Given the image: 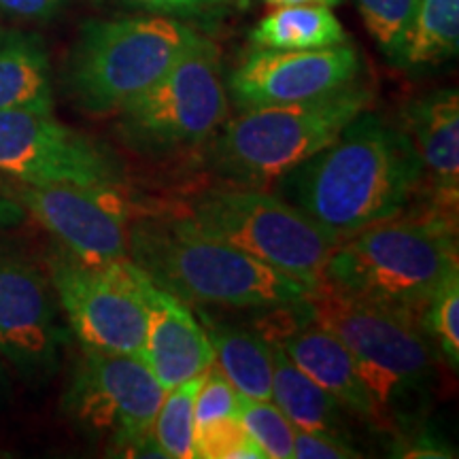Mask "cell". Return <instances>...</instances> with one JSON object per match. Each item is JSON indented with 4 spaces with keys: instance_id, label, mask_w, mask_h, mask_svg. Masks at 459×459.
Returning <instances> with one entry per match:
<instances>
[{
    "instance_id": "6da1fadb",
    "label": "cell",
    "mask_w": 459,
    "mask_h": 459,
    "mask_svg": "<svg viewBox=\"0 0 459 459\" xmlns=\"http://www.w3.org/2000/svg\"><path fill=\"white\" fill-rule=\"evenodd\" d=\"M423 170L411 136L370 108L273 183L274 194L338 240L406 211Z\"/></svg>"
},
{
    "instance_id": "7a4b0ae2",
    "label": "cell",
    "mask_w": 459,
    "mask_h": 459,
    "mask_svg": "<svg viewBox=\"0 0 459 459\" xmlns=\"http://www.w3.org/2000/svg\"><path fill=\"white\" fill-rule=\"evenodd\" d=\"M128 260L189 307L281 308L307 285L200 230L187 217H145L128 228Z\"/></svg>"
},
{
    "instance_id": "3957f363",
    "label": "cell",
    "mask_w": 459,
    "mask_h": 459,
    "mask_svg": "<svg viewBox=\"0 0 459 459\" xmlns=\"http://www.w3.org/2000/svg\"><path fill=\"white\" fill-rule=\"evenodd\" d=\"M455 268L457 215L426 203L342 238L325 264V285L419 319Z\"/></svg>"
},
{
    "instance_id": "277c9868",
    "label": "cell",
    "mask_w": 459,
    "mask_h": 459,
    "mask_svg": "<svg viewBox=\"0 0 459 459\" xmlns=\"http://www.w3.org/2000/svg\"><path fill=\"white\" fill-rule=\"evenodd\" d=\"M308 302L315 324L330 330L353 355L383 426H412L429 404L438 358L419 319L330 285L315 291Z\"/></svg>"
},
{
    "instance_id": "5b68a950",
    "label": "cell",
    "mask_w": 459,
    "mask_h": 459,
    "mask_svg": "<svg viewBox=\"0 0 459 459\" xmlns=\"http://www.w3.org/2000/svg\"><path fill=\"white\" fill-rule=\"evenodd\" d=\"M372 90L359 79L311 100L243 108L204 143V162L230 186L264 189L330 145L344 126L370 108Z\"/></svg>"
},
{
    "instance_id": "8992f818",
    "label": "cell",
    "mask_w": 459,
    "mask_h": 459,
    "mask_svg": "<svg viewBox=\"0 0 459 459\" xmlns=\"http://www.w3.org/2000/svg\"><path fill=\"white\" fill-rule=\"evenodd\" d=\"M200 37L179 17L162 13L85 22L68 56V94L90 115L117 113Z\"/></svg>"
},
{
    "instance_id": "52a82bcc",
    "label": "cell",
    "mask_w": 459,
    "mask_h": 459,
    "mask_svg": "<svg viewBox=\"0 0 459 459\" xmlns=\"http://www.w3.org/2000/svg\"><path fill=\"white\" fill-rule=\"evenodd\" d=\"M203 232L285 273L308 290L325 285V264L341 243L277 194L255 187H213L189 200Z\"/></svg>"
},
{
    "instance_id": "ba28073f",
    "label": "cell",
    "mask_w": 459,
    "mask_h": 459,
    "mask_svg": "<svg viewBox=\"0 0 459 459\" xmlns=\"http://www.w3.org/2000/svg\"><path fill=\"white\" fill-rule=\"evenodd\" d=\"M228 113L220 49L200 37L170 71L119 108L115 130L132 152L160 158L203 147Z\"/></svg>"
},
{
    "instance_id": "9c48e42d",
    "label": "cell",
    "mask_w": 459,
    "mask_h": 459,
    "mask_svg": "<svg viewBox=\"0 0 459 459\" xmlns=\"http://www.w3.org/2000/svg\"><path fill=\"white\" fill-rule=\"evenodd\" d=\"M164 394L141 358L82 347L62 409L74 428L107 440L115 455L162 457L152 429Z\"/></svg>"
},
{
    "instance_id": "30bf717a",
    "label": "cell",
    "mask_w": 459,
    "mask_h": 459,
    "mask_svg": "<svg viewBox=\"0 0 459 459\" xmlns=\"http://www.w3.org/2000/svg\"><path fill=\"white\" fill-rule=\"evenodd\" d=\"M48 274L82 347L143 359L147 315L128 260L94 266L60 249L49 255Z\"/></svg>"
},
{
    "instance_id": "8fae6325",
    "label": "cell",
    "mask_w": 459,
    "mask_h": 459,
    "mask_svg": "<svg viewBox=\"0 0 459 459\" xmlns=\"http://www.w3.org/2000/svg\"><path fill=\"white\" fill-rule=\"evenodd\" d=\"M0 177L26 186H124L113 153L39 108L0 111Z\"/></svg>"
},
{
    "instance_id": "7c38bea8",
    "label": "cell",
    "mask_w": 459,
    "mask_h": 459,
    "mask_svg": "<svg viewBox=\"0 0 459 459\" xmlns=\"http://www.w3.org/2000/svg\"><path fill=\"white\" fill-rule=\"evenodd\" d=\"M66 342L49 274L24 249L0 240V358L22 381L45 385Z\"/></svg>"
},
{
    "instance_id": "4fadbf2b",
    "label": "cell",
    "mask_w": 459,
    "mask_h": 459,
    "mask_svg": "<svg viewBox=\"0 0 459 459\" xmlns=\"http://www.w3.org/2000/svg\"><path fill=\"white\" fill-rule=\"evenodd\" d=\"M4 186L66 254L94 266L128 260L130 213L119 187Z\"/></svg>"
},
{
    "instance_id": "5bb4252c",
    "label": "cell",
    "mask_w": 459,
    "mask_h": 459,
    "mask_svg": "<svg viewBox=\"0 0 459 459\" xmlns=\"http://www.w3.org/2000/svg\"><path fill=\"white\" fill-rule=\"evenodd\" d=\"M359 74V51L349 41L324 49L254 48L226 77V85L243 111L317 99L353 83Z\"/></svg>"
},
{
    "instance_id": "9a60e30c",
    "label": "cell",
    "mask_w": 459,
    "mask_h": 459,
    "mask_svg": "<svg viewBox=\"0 0 459 459\" xmlns=\"http://www.w3.org/2000/svg\"><path fill=\"white\" fill-rule=\"evenodd\" d=\"M130 277L145 304L147 328L143 361L164 392L213 366V347L196 311L170 294L128 260Z\"/></svg>"
},
{
    "instance_id": "2e32d148",
    "label": "cell",
    "mask_w": 459,
    "mask_h": 459,
    "mask_svg": "<svg viewBox=\"0 0 459 459\" xmlns=\"http://www.w3.org/2000/svg\"><path fill=\"white\" fill-rule=\"evenodd\" d=\"M402 128L411 136L423 179L419 194L426 203L457 215L459 203V96L455 90H440L411 102Z\"/></svg>"
},
{
    "instance_id": "e0dca14e",
    "label": "cell",
    "mask_w": 459,
    "mask_h": 459,
    "mask_svg": "<svg viewBox=\"0 0 459 459\" xmlns=\"http://www.w3.org/2000/svg\"><path fill=\"white\" fill-rule=\"evenodd\" d=\"M273 342L281 344L287 358L319 387H324L344 411L383 426L377 402L361 378L353 355L330 330L313 321L298 325L283 341Z\"/></svg>"
},
{
    "instance_id": "ac0fdd59",
    "label": "cell",
    "mask_w": 459,
    "mask_h": 459,
    "mask_svg": "<svg viewBox=\"0 0 459 459\" xmlns=\"http://www.w3.org/2000/svg\"><path fill=\"white\" fill-rule=\"evenodd\" d=\"M198 319L213 347V364L245 398H273V341L243 325L217 319L196 307Z\"/></svg>"
},
{
    "instance_id": "d6986e66",
    "label": "cell",
    "mask_w": 459,
    "mask_h": 459,
    "mask_svg": "<svg viewBox=\"0 0 459 459\" xmlns=\"http://www.w3.org/2000/svg\"><path fill=\"white\" fill-rule=\"evenodd\" d=\"M54 111L51 66L43 39L17 28H0V111Z\"/></svg>"
},
{
    "instance_id": "ffe728a7",
    "label": "cell",
    "mask_w": 459,
    "mask_h": 459,
    "mask_svg": "<svg viewBox=\"0 0 459 459\" xmlns=\"http://www.w3.org/2000/svg\"><path fill=\"white\" fill-rule=\"evenodd\" d=\"M271 400L298 429L324 432L344 440L351 438L344 419L347 411L324 387L304 375L277 342H273Z\"/></svg>"
},
{
    "instance_id": "44dd1931",
    "label": "cell",
    "mask_w": 459,
    "mask_h": 459,
    "mask_svg": "<svg viewBox=\"0 0 459 459\" xmlns=\"http://www.w3.org/2000/svg\"><path fill=\"white\" fill-rule=\"evenodd\" d=\"M254 48L264 49H324L349 41L338 17L321 4L274 7L249 32Z\"/></svg>"
},
{
    "instance_id": "7402d4cb",
    "label": "cell",
    "mask_w": 459,
    "mask_h": 459,
    "mask_svg": "<svg viewBox=\"0 0 459 459\" xmlns=\"http://www.w3.org/2000/svg\"><path fill=\"white\" fill-rule=\"evenodd\" d=\"M459 0H419L409 41L400 57L402 68L438 66L457 56Z\"/></svg>"
},
{
    "instance_id": "603a6c76",
    "label": "cell",
    "mask_w": 459,
    "mask_h": 459,
    "mask_svg": "<svg viewBox=\"0 0 459 459\" xmlns=\"http://www.w3.org/2000/svg\"><path fill=\"white\" fill-rule=\"evenodd\" d=\"M204 372L164 394L152 429L153 443L158 445L162 457L194 459V409H196Z\"/></svg>"
},
{
    "instance_id": "cb8c5ba5",
    "label": "cell",
    "mask_w": 459,
    "mask_h": 459,
    "mask_svg": "<svg viewBox=\"0 0 459 459\" xmlns=\"http://www.w3.org/2000/svg\"><path fill=\"white\" fill-rule=\"evenodd\" d=\"M419 324L432 342L436 355L453 370L459 368V268L446 274L436 287Z\"/></svg>"
},
{
    "instance_id": "d4e9b609",
    "label": "cell",
    "mask_w": 459,
    "mask_h": 459,
    "mask_svg": "<svg viewBox=\"0 0 459 459\" xmlns=\"http://www.w3.org/2000/svg\"><path fill=\"white\" fill-rule=\"evenodd\" d=\"M366 30L389 62L400 65L415 22L419 0H358Z\"/></svg>"
},
{
    "instance_id": "484cf974",
    "label": "cell",
    "mask_w": 459,
    "mask_h": 459,
    "mask_svg": "<svg viewBox=\"0 0 459 459\" xmlns=\"http://www.w3.org/2000/svg\"><path fill=\"white\" fill-rule=\"evenodd\" d=\"M238 421L266 459H291L296 428L273 400L240 395Z\"/></svg>"
},
{
    "instance_id": "4316f807",
    "label": "cell",
    "mask_w": 459,
    "mask_h": 459,
    "mask_svg": "<svg viewBox=\"0 0 459 459\" xmlns=\"http://www.w3.org/2000/svg\"><path fill=\"white\" fill-rule=\"evenodd\" d=\"M194 457L196 459H266L238 417L221 419L194 432Z\"/></svg>"
},
{
    "instance_id": "83f0119b",
    "label": "cell",
    "mask_w": 459,
    "mask_h": 459,
    "mask_svg": "<svg viewBox=\"0 0 459 459\" xmlns=\"http://www.w3.org/2000/svg\"><path fill=\"white\" fill-rule=\"evenodd\" d=\"M238 409L240 394L213 364L204 372L203 387L198 392L196 409H194V432L221 419L238 417Z\"/></svg>"
},
{
    "instance_id": "f1b7e54d",
    "label": "cell",
    "mask_w": 459,
    "mask_h": 459,
    "mask_svg": "<svg viewBox=\"0 0 459 459\" xmlns=\"http://www.w3.org/2000/svg\"><path fill=\"white\" fill-rule=\"evenodd\" d=\"M153 13H162L170 17H220L228 15L232 11H240L249 7L251 0H132Z\"/></svg>"
},
{
    "instance_id": "f546056e",
    "label": "cell",
    "mask_w": 459,
    "mask_h": 459,
    "mask_svg": "<svg viewBox=\"0 0 459 459\" xmlns=\"http://www.w3.org/2000/svg\"><path fill=\"white\" fill-rule=\"evenodd\" d=\"M361 453L351 445V440L338 438L324 432L298 429L294 434V453L291 459H353Z\"/></svg>"
},
{
    "instance_id": "4dcf8cb0",
    "label": "cell",
    "mask_w": 459,
    "mask_h": 459,
    "mask_svg": "<svg viewBox=\"0 0 459 459\" xmlns=\"http://www.w3.org/2000/svg\"><path fill=\"white\" fill-rule=\"evenodd\" d=\"M394 457H412V459H446L455 457V453L438 436L421 432H406L398 436V445L394 446Z\"/></svg>"
},
{
    "instance_id": "1f68e13d",
    "label": "cell",
    "mask_w": 459,
    "mask_h": 459,
    "mask_svg": "<svg viewBox=\"0 0 459 459\" xmlns=\"http://www.w3.org/2000/svg\"><path fill=\"white\" fill-rule=\"evenodd\" d=\"M68 0H0V15L20 22H45L65 9Z\"/></svg>"
},
{
    "instance_id": "d6a6232c",
    "label": "cell",
    "mask_w": 459,
    "mask_h": 459,
    "mask_svg": "<svg viewBox=\"0 0 459 459\" xmlns=\"http://www.w3.org/2000/svg\"><path fill=\"white\" fill-rule=\"evenodd\" d=\"M24 217H26L24 206L11 196L7 186L0 181V228L17 226V223L24 221Z\"/></svg>"
},
{
    "instance_id": "836d02e7",
    "label": "cell",
    "mask_w": 459,
    "mask_h": 459,
    "mask_svg": "<svg viewBox=\"0 0 459 459\" xmlns=\"http://www.w3.org/2000/svg\"><path fill=\"white\" fill-rule=\"evenodd\" d=\"M271 7H291V4H321V7H336L342 0H264Z\"/></svg>"
},
{
    "instance_id": "e575fe53",
    "label": "cell",
    "mask_w": 459,
    "mask_h": 459,
    "mask_svg": "<svg viewBox=\"0 0 459 459\" xmlns=\"http://www.w3.org/2000/svg\"><path fill=\"white\" fill-rule=\"evenodd\" d=\"M7 395H9V375H7V368H4V359L0 358V404L7 400Z\"/></svg>"
}]
</instances>
